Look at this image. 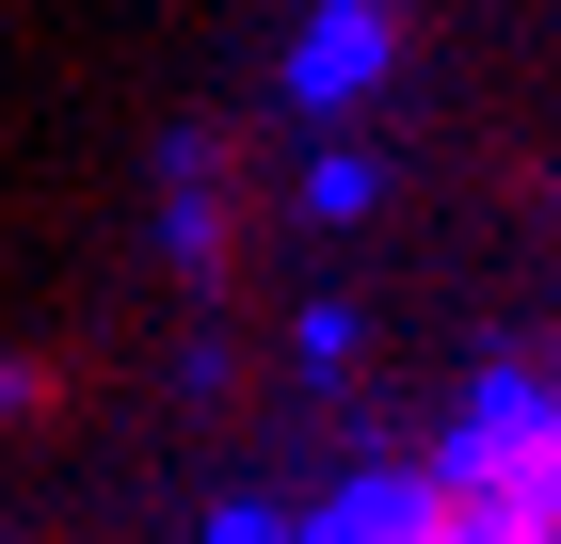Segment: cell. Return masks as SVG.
I'll return each mask as SVG.
<instances>
[{"label":"cell","mask_w":561,"mask_h":544,"mask_svg":"<svg viewBox=\"0 0 561 544\" xmlns=\"http://www.w3.org/2000/svg\"><path fill=\"white\" fill-rule=\"evenodd\" d=\"M225 544H561V401L546 384H497L449 449L369 464L321 512H257Z\"/></svg>","instance_id":"obj_1"}]
</instances>
